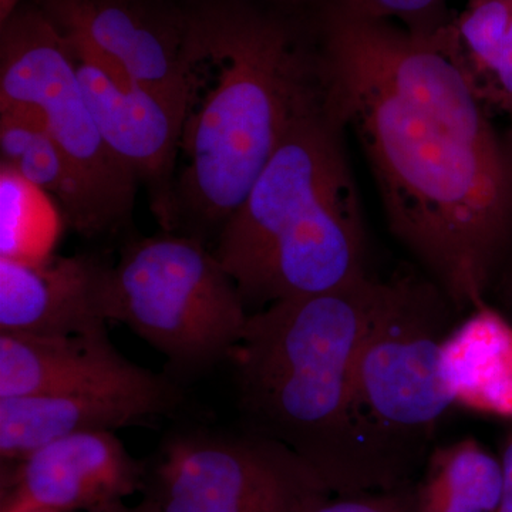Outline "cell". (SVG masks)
I'll return each mask as SVG.
<instances>
[{"label": "cell", "mask_w": 512, "mask_h": 512, "mask_svg": "<svg viewBox=\"0 0 512 512\" xmlns=\"http://www.w3.org/2000/svg\"><path fill=\"white\" fill-rule=\"evenodd\" d=\"M448 25L416 36L328 5L316 55L326 109L362 146L393 234L457 312L476 311L511 254L512 150Z\"/></svg>", "instance_id": "obj_1"}, {"label": "cell", "mask_w": 512, "mask_h": 512, "mask_svg": "<svg viewBox=\"0 0 512 512\" xmlns=\"http://www.w3.org/2000/svg\"><path fill=\"white\" fill-rule=\"evenodd\" d=\"M70 49L103 140L137 180L153 185L161 224L170 210L171 174L194 101L133 82L96 57Z\"/></svg>", "instance_id": "obj_10"}, {"label": "cell", "mask_w": 512, "mask_h": 512, "mask_svg": "<svg viewBox=\"0 0 512 512\" xmlns=\"http://www.w3.org/2000/svg\"><path fill=\"white\" fill-rule=\"evenodd\" d=\"M0 153L2 165L49 192L66 218L74 201L72 174L36 107L0 104Z\"/></svg>", "instance_id": "obj_17"}, {"label": "cell", "mask_w": 512, "mask_h": 512, "mask_svg": "<svg viewBox=\"0 0 512 512\" xmlns=\"http://www.w3.org/2000/svg\"><path fill=\"white\" fill-rule=\"evenodd\" d=\"M138 367L114 348L107 328L66 336L0 333V399L83 389Z\"/></svg>", "instance_id": "obj_14"}, {"label": "cell", "mask_w": 512, "mask_h": 512, "mask_svg": "<svg viewBox=\"0 0 512 512\" xmlns=\"http://www.w3.org/2000/svg\"><path fill=\"white\" fill-rule=\"evenodd\" d=\"M73 49L161 92L195 99L192 18L168 0H35Z\"/></svg>", "instance_id": "obj_9"}, {"label": "cell", "mask_w": 512, "mask_h": 512, "mask_svg": "<svg viewBox=\"0 0 512 512\" xmlns=\"http://www.w3.org/2000/svg\"><path fill=\"white\" fill-rule=\"evenodd\" d=\"M389 291L370 275L249 315L231 362L247 429L285 444L330 493H377L350 414L357 350Z\"/></svg>", "instance_id": "obj_3"}, {"label": "cell", "mask_w": 512, "mask_h": 512, "mask_svg": "<svg viewBox=\"0 0 512 512\" xmlns=\"http://www.w3.org/2000/svg\"><path fill=\"white\" fill-rule=\"evenodd\" d=\"M116 322L195 376L231 359L249 315L214 249L165 232L128 242L113 268Z\"/></svg>", "instance_id": "obj_7"}, {"label": "cell", "mask_w": 512, "mask_h": 512, "mask_svg": "<svg viewBox=\"0 0 512 512\" xmlns=\"http://www.w3.org/2000/svg\"><path fill=\"white\" fill-rule=\"evenodd\" d=\"M503 467L476 439L431 450L414 484L416 512H497Z\"/></svg>", "instance_id": "obj_16"}, {"label": "cell", "mask_w": 512, "mask_h": 512, "mask_svg": "<svg viewBox=\"0 0 512 512\" xmlns=\"http://www.w3.org/2000/svg\"><path fill=\"white\" fill-rule=\"evenodd\" d=\"M503 467V490L497 512H512V431H508L500 453Z\"/></svg>", "instance_id": "obj_23"}, {"label": "cell", "mask_w": 512, "mask_h": 512, "mask_svg": "<svg viewBox=\"0 0 512 512\" xmlns=\"http://www.w3.org/2000/svg\"><path fill=\"white\" fill-rule=\"evenodd\" d=\"M0 104H28L45 119L72 174L74 201L66 222L77 234L97 238L126 224L137 177L107 147L69 42L35 3L2 23Z\"/></svg>", "instance_id": "obj_6"}, {"label": "cell", "mask_w": 512, "mask_h": 512, "mask_svg": "<svg viewBox=\"0 0 512 512\" xmlns=\"http://www.w3.org/2000/svg\"><path fill=\"white\" fill-rule=\"evenodd\" d=\"M447 0H330L329 5L357 18L399 19L407 32L433 36L446 28Z\"/></svg>", "instance_id": "obj_20"}, {"label": "cell", "mask_w": 512, "mask_h": 512, "mask_svg": "<svg viewBox=\"0 0 512 512\" xmlns=\"http://www.w3.org/2000/svg\"><path fill=\"white\" fill-rule=\"evenodd\" d=\"M456 312L439 285L396 276L360 343L350 414L379 491L414 484L433 450L434 431L456 406L441 372Z\"/></svg>", "instance_id": "obj_5"}, {"label": "cell", "mask_w": 512, "mask_h": 512, "mask_svg": "<svg viewBox=\"0 0 512 512\" xmlns=\"http://www.w3.org/2000/svg\"><path fill=\"white\" fill-rule=\"evenodd\" d=\"M512 25V0H470L450 23V53L474 92L493 73Z\"/></svg>", "instance_id": "obj_19"}, {"label": "cell", "mask_w": 512, "mask_h": 512, "mask_svg": "<svg viewBox=\"0 0 512 512\" xmlns=\"http://www.w3.org/2000/svg\"><path fill=\"white\" fill-rule=\"evenodd\" d=\"M504 302L512 316V271L511 274L508 275L507 281H505Z\"/></svg>", "instance_id": "obj_25"}, {"label": "cell", "mask_w": 512, "mask_h": 512, "mask_svg": "<svg viewBox=\"0 0 512 512\" xmlns=\"http://www.w3.org/2000/svg\"><path fill=\"white\" fill-rule=\"evenodd\" d=\"M200 64L217 69L211 92L188 119V164L161 222L168 234L208 245L299 120L325 106L318 55L296 46L276 20L247 10L192 18Z\"/></svg>", "instance_id": "obj_2"}, {"label": "cell", "mask_w": 512, "mask_h": 512, "mask_svg": "<svg viewBox=\"0 0 512 512\" xmlns=\"http://www.w3.org/2000/svg\"><path fill=\"white\" fill-rule=\"evenodd\" d=\"M93 512H160V510H158L153 500L146 497L143 503L133 505V507H130L124 501H119V503L106 505V507H101Z\"/></svg>", "instance_id": "obj_24"}, {"label": "cell", "mask_w": 512, "mask_h": 512, "mask_svg": "<svg viewBox=\"0 0 512 512\" xmlns=\"http://www.w3.org/2000/svg\"><path fill=\"white\" fill-rule=\"evenodd\" d=\"M3 474L2 512H93L146 488L147 470L114 431L73 434Z\"/></svg>", "instance_id": "obj_12"}, {"label": "cell", "mask_w": 512, "mask_h": 512, "mask_svg": "<svg viewBox=\"0 0 512 512\" xmlns=\"http://www.w3.org/2000/svg\"><path fill=\"white\" fill-rule=\"evenodd\" d=\"M113 268L94 255L0 258V333L80 335L116 322Z\"/></svg>", "instance_id": "obj_13"}, {"label": "cell", "mask_w": 512, "mask_h": 512, "mask_svg": "<svg viewBox=\"0 0 512 512\" xmlns=\"http://www.w3.org/2000/svg\"><path fill=\"white\" fill-rule=\"evenodd\" d=\"M441 372L456 406L512 417V323L485 305L451 330Z\"/></svg>", "instance_id": "obj_15"}, {"label": "cell", "mask_w": 512, "mask_h": 512, "mask_svg": "<svg viewBox=\"0 0 512 512\" xmlns=\"http://www.w3.org/2000/svg\"><path fill=\"white\" fill-rule=\"evenodd\" d=\"M64 222L49 192L0 165V258L39 262L55 255Z\"/></svg>", "instance_id": "obj_18"}, {"label": "cell", "mask_w": 512, "mask_h": 512, "mask_svg": "<svg viewBox=\"0 0 512 512\" xmlns=\"http://www.w3.org/2000/svg\"><path fill=\"white\" fill-rule=\"evenodd\" d=\"M144 490L160 512H308L332 497L295 451L249 429L167 437Z\"/></svg>", "instance_id": "obj_8"}, {"label": "cell", "mask_w": 512, "mask_h": 512, "mask_svg": "<svg viewBox=\"0 0 512 512\" xmlns=\"http://www.w3.org/2000/svg\"><path fill=\"white\" fill-rule=\"evenodd\" d=\"M343 131L326 106L299 120L222 229L214 254L247 308L333 291L369 275Z\"/></svg>", "instance_id": "obj_4"}, {"label": "cell", "mask_w": 512, "mask_h": 512, "mask_svg": "<svg viewBox=\"0 0 512 512\" xmlns=\"http://www.w3.org/2000/svg\"><path fill=\"white\" fill-rule=\"evenodd\" d=\"M477 96L487 107H497L507 113L512 109V25L493 73L478 90Z\"/></svg>", "instance_id": "obj_22"}, {"label": "cell", "mask_w": 512, "mask_h": 512, "mask_svg": "<svg viewBox=\"0 0 512 512\" xmlns=\"http://www.w3.org/2000/svg\"><path fill=\"white\" fill-rule=\"evenodd\" d=\"M414 484L397 490L330 497L308 512H416Z\"/></svg>", "instance_id": "obj_21"}, {"label": "cell", "mask_w": 512, "mask_h": 512, "mask_svg": "<svg viewBox=\"0 0 512 512\" xmlns=\"http://www.w3.org/2000/svg\"><path fill=\"white\" fill-rule=\"evenodd\" d=\"M36 512H39V511H36Z\"/></svg>", "instance_id": "obj_27"}, {"label": "cell", "mask_w": 512, "mask_h": 512, "mask_svg": "<svg viewBox=\"0 0 512 512\" xmlns=\"http://www.w3.org/2000/svg\"><path fill=\"white\" fill-rule=\"evenodd\" d=\"M180 402L171 377L141 366L83 389L0 399V458L3 464L18 463L63 437L146 424Z\"/></svg>", "instance_id": "obj_11"}, {"label": "cell", "mask_w": 512, "mask_h": 512, "mask_svg": "<svg viewBox=\"0 0 512 512\" xmlns=\"http://www.w3.org/2000/svg\"><path fill=\"white\" fill-rule=\"evenodd\" d=\"M510 116H511V130H510V134H508L507 141H508V146H510L511 150H512V109L510 111Z\"/></svg>", "instance_id": "obj_26"}]
</instances>
